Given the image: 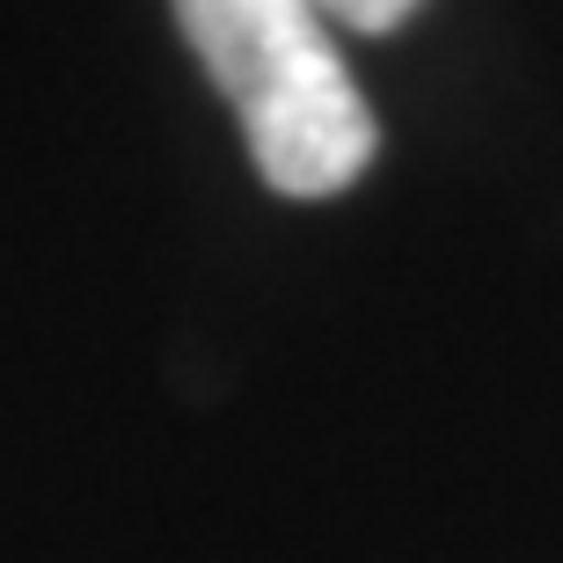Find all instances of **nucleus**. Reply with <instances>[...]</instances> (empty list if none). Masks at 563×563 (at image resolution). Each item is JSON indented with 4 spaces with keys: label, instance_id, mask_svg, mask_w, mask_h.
<instances>
[{
    "label": "nucleus",
    "instance_id": "1",
    "mask_svg": "<svg viewBox=\"0 0 563 563\" xmlns=\"http://www.w3.org/2000/svg\"><path fill=\"white\" fill-rule=\"evenodd\" d=\"M176 30L234 103L256 176L278 198H336L374 168V103L308 0H176Z\"/></svg>",
    "mask_w": 563,
    "mask_h": 563
},
{
    "label": "nucleus",
    "instance_id": "2",
    "mask_svg": "<svg viewBox=\"0 0 563 563\" xmlns=\"http://www.w3.org/2000/svg\"><path fill=\"white\" fill-rule=\"evenodd\" d=\"M308 8L330 22V30H358V37H380V30L410 22L424 0H308Z\"/></svg>",
    "mask_w": 563,
    "mask_h": 563
}]
</instances>
